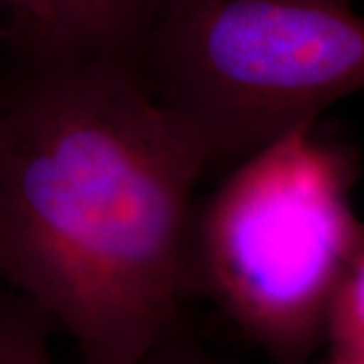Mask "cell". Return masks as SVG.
<instances>
[{"label":"cell","instance_id":"obj_3","mask_svg":"<svg viewBox=\"0 0 364 364\" xmlns=\"http://www.w3.org/2000/svg\"><path fill=\"white\" fill-rule=\"evenodd\" d=\"M354 174L352 158L306 124L239 160L195 217V289L275 364H306L328 340L364 251Z\"/></svg>","mask_w":364,"mask_h":364},{"label":"cell","instance_id":"obj_9","mask_svg":"<svg viewBox=\"0 0 364 364\" xmlns=\"http://www.w3.org/2000/svg\"><path fill=\"white\" fill-rule=\"evenodd\" d=\"M0 75H2V57H0Z\"/></svg>","mask_w":364,"mask_h":364},{"label":"cell","instance_id":"obj_10","mask_svg":"<svg viewBox=\"0 0 364 364\" xmlns=\"http://www.w3.org/2000/svg\"><path fill=\"white\" fill-rule=\"evenodd\" d=\"M330 364H334V363H330Z\"/></svg>","mask_w":364,"mask_h":364},{"label":"cell","instance_id":"obj_6","mask_svg":"<svg viewBox=\"0 0 364 364\" xmlns=\"http://www.w3.org/2000/svg\"><path fill=\"white\" fill-rule=\"evenodd\" d=\"M326 344L334 364H364V251L340 287Z\"/></svg>","mask_w":364,"mask_h":364},{"label":"cell","instance_id":"obj_4","mask_svg":"<svg viewBox=\"0 0 364 364\" xmlns=\"http://www.w3.org/2000/svg\"><path fill=\"white\" fill-rule=\"evenodd\" d=\"M156 0H0V53L21 61H132Z\"/></svg>","mask_w":364,"mask_h":364},{"label":"cell","instance_id":"obj_7","mask_svg":"<svg viewBox=\"0 0 364 364\" xmlns=\"http://www.w3.org/2000/svg\"><path fill=\"white\" fill-rule=\"evenodd\" d=\"M138 364H221L215 360L203 346L186 340L178 328L168 338L162 340L154 350H150Z\"/></svg>","mask_w":364,"mask_h":364},{"label":"cell","instance_id":"obj_2","mask_svg":"<svg viewBox=\"0 0 364 364\" xmlns=\"http://www.w3.org/2000/svg\"><path fill=\"white\" fill-rule=\"evenodd\" d=\"M134 67L208 166L237 164L364 91V16L332 0H156Z\"/></svg>","mask_w":364,"mask_h":364},{"label":"cell","instance_id":"obj_1","mask_svg":"<svg viewBox=\"0 0 364 364\" xmlns=\"http://www.w3.org/2000/svg\"><path fill=\"white\" fill-rule=\"evenodd\" d=\"M0 57V284L81 364H138L195 291L207 158L132 61Z\"/></svg>","mask_w":364,"mask_h":364},{"label":"cell","instance_id":"obj_8","mask_svg":"<svg viewBox=\"0 0 364 364\" xmlns=\"http://www.w3.org/2000/svg\"><path fill=\"white\" fill-rule=\"evenodd\" d=\"M332 2H346V4H352V0H332Z\"/></svg>","mask_w":364,"mask_h":364},{"label":"cell","instance_id":"obj_5","mask_svg":"<svg viewBox=\"0 0 364 364\" xmlns=\"http://www.w3.org/2000/svg\"><path fill=\"white\" fill-rule=\"evenodd\" d=\"M55 326L31 301L6 291L0 296V364H55Z\"/></svg>","mask_w":364,"mask_h":364}]
</instances>
